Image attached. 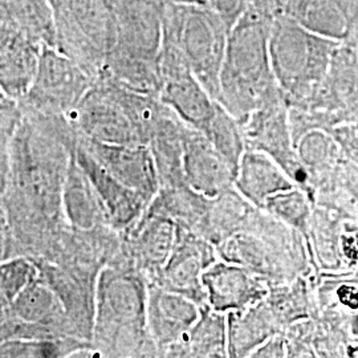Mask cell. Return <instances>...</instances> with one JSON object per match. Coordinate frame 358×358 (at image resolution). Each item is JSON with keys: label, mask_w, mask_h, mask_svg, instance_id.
<instances>
[{"label": "cell", "mask_w": 358, "mask_h": 358, "mask_svg": "<svg viewBox=\"0 0 358 358\" xmlns=\"http://www.w3.org/2000/svg\"><path fill=\"white\" fill-rule=\"evenodd\" d=\"M273 17L248 6L229 34L217 101L241 124L264 103L282 94L269 55Z\"/></svg>", "instance_id": "1"}, {"label": "cell", "mask_w": 358, "mask_h": 358, "mask_svg": "<svg viewBox=\"0 0 358 358\" xmlns=\"http://www.w3.org/2000/svg\"><path fill=\"white\" fill-rule=\"evenodd\" d=\"M1 17L10 19L41 44L56 48L57 29L51 0H1Z\"/></svg>", "instance_id": "25"}, {"label": "cell", "mask_w": 358, "mask_h": 358, "mask_svg": "<svg viewBox=\"0 0 358 358\" xmlns=\"http://www.w3.org/2000/svg\"><path fill=\"white\" fill-rule=\"evenodd\" d=\"M57 29L56 48L100 76L117 43L109 0H51Z\"/></svg>", "instance_id": "5"}, {"label": "cell", "mask_w": 358, "mask_h": 358, "mask_svg": "<svg viewBox=\"0 0 358 358\" xmlns=\"http://www.w3.org/2000/svg\"><path fill=\"white\" fill-rule=\"evenodd\" d=\"M164 44L174 48L217 101L230 28L208 4L164 1Z\"/></svg>", "instance_id": "4"}, {"label": "cell", "mask_w": 358, "mask_h": 358, "mask_svg": "<svg viewBox=\"0 0 358 358\" xmlns=\"http://www.w3.org/2000/svg\"><path fill=\"white\" fill-rule=\"evenodd\" d=\"M313 206L307 192L300 187H294L268 198L263 211L304 236L308 248Z\"/></svg>", "instance_id": "27"}, {"label": "cell", "mask_w": 358, "mask_h": 358, "mask_svg": "<svg viewBox=\"0 0 358 358\" xmlns=\"http://www.w3.org/2000/svg\"><path fill=\"white\" fill-rule=\"evenodd\" d=\"M41 44L10 19L1 17V93L13 100H24L38 73Z\"/></svg>", "instance_id": "16"}, {"label": "cell", "mask_w": 358, "mask_h": 358, "mask_svg": "<svg viewBox=\"0 0 358 358\" xmlns=\"http://www.w3.org/2000/svg\"><path fill=\"white\" fill-rule=\"evenodd\" d=\"M349 44H352L356 50L358 51V26L357 29H356V32H355V36H353V38H352V41L349 43Z\"/></svg>", "instance_id": "33"}, {"label": "cell", "mask_w": 358, "mask_h": 358, "mask_svg": "<svg viewBox=\"0 0 358 358\" xmlns=\"http://www.w3.org/2000/svg\"><path fill=\"white\" fill-rule=\"evenodd\" d=\"M93 336L109 356H137L149 336L148 289L141 278L118 268L103 269L96 291Z\"/></svg>", "instance_id": "3"}, {"label": "cell", "mask_w": 358, "mask_h": 358, "mask_svg": "<svg viewBox=\"0 0 358 358\" xmlns=\"http://www.w3.org/2000/svg\"><path fill=\"white\" fill-rule=\"evenodd\" d=\"M287 343L282 340L280 336H272L266 343L256 349L251 355V357H284L288 356V348Z\"/></svg>", "instance_id": "31"}, {"label": "cell", "mask_w": 358, "mask_h": 358, "mask_svg": "<svg viewBox=\"0 0 358 358\" xmlns=\"http://www.w3.org/2000/svg\"><path fill=\"white\" fill-rule=\"evenodd\" d=\"M96 81L97 77L76 60L44 44L24 101L38 115H72Z\"/></svg>", "instance_id": "7"}, {"label": "cell", "mask_w": 358, "mask_h": 358, "mask_svg": "<svg viewBox=\"0 0 358 358\" xmlns=\"http://www.w3.org/2000/svg\"><path fill=\"white\" fill-rule=\"evenodd\" d=\"M159 75L158 100L186 125L203 131L217 110V101L194 76L183 57L171 47H162Z\"/></svg>", "instance_id": "9"}, {"label": "cell", "mask_w": 358, "mask_h": 358, "mask_svg": "<svg viewBox=\"0 0 358 358\" xmlns=\"http://www.w3.org/2000/svg\"><path fill=\"white\" fill-rule=\"evenodd\" d=\"M234 186L244 199L259 210H264L271 196L299 187L268 154L250 149L241 159Z\"/></svg>", "instance_id": "18"}, {"label": "cell", "mask_w": 358, "mask_h": 358, "mask_svg": "<svg viewBox=\"0 0 358 358\" xmlns=\"http://www.w3.org/2000/svg\"><path fill=\"white\" fill-rule=\"evenodd\" d=\"M214 262L211 247L178 226L171 255L159 272V285L199 303L206 299L202 275Z\"/></svg>", "instance_id": "15"}, {"label": "cell", "mask_w": 358, "mask_h": 358, "mask_svg": "<svg viewBox=\"0 0 358 358\" xmlns=\"http://www.w3.org/2000/svg\"><path fill=\"white\" fill-rule=\"evenodd\" d=\"M241 125L245 149L268 154L294 179V183L307 192L315 205L316 192L296 152L289 122V106L282 94L264 103Z\"/></svg>", "instance_id": "8"}, {"label": "cell", "mask_w": 358, "mask_h": 358, "mask_svg": "<svg viewBox=\"0 0 358 358\" xmlns=\"http://www.w3.org/2000/svg\"><path fill=\"white\" fill-rule=\"evenodd\" d=\"M201 316L196 301L154 284L148 289V332L155 345L170 352L180 345Z\"/></svg>", "instance_id": "14"}, {"label": "cell", "mask_w": 358, "mask_h": 358, "mask_svg": "<svg viewBox=\"0 0 358 358\" xmlns=\"http://www.w3.org/2000/svg\"><path fill=\"white\" fill-rule=\"evenodd\" d=\"M62 346L48 338H11L1 343V357H60Z\"/></svg>", "instance_id": "29"}, {"label": "cell", "mask_w": 358, "mask_h": 358, "mask_svg": "<svg viewBox=\"0 0 358 358\" xmlns=\"http://www.w3.org/2000/svg\"><path fill=\"white\" fill-rule=\"evenodd\" d=\"M294 142L309 129H329L358 122V51L341 43L319 93L304 109L289 108Z\"/></svg>", "instance_id": "6"}, {"label": "cell", "mask_w": 358, "mask_h": 358, "mask_svg": "<svg viewBox=\"0 0 358 358\" xmlns=\"http://www.w3.org/2000/svg\"><path fill=\"white\" fill-rule=\"evenodd\" d=\"M63 208L71 226L77 230H90L103 220L108 222L99 196L75 155L71 157L65 174Z\"/></svg>", "instance_id": "20"}, {"label": "cell", "mask_w": 358, "mask_h": 358, "mask_svg": "<svg viewBox=\"0 0 358 358\" xmlns=\"http://www.w3.org/2000/svg\"><path fill=\"white\" fill-rule=\"evenodd\" d=\"M229 356H251L259 346L275 336V319L262 301L242 313H229Z\"/></svg>", "instance_id": "22"}, {"label": "cell", "mask_w": 358, "mask_h": 358, "mask_svg": "<svg viewBox=\"0 0 358 358\" xmlns=\"http://www.w3.org/2000/svg\"><path fill=\"white\" fill-rule=\"evenodd\" d=\"M38 269L27 257H11L1 263L0 288L1 299L7 306L26 289L31 282L38 280Z\"/></svg>", "instance_id": "28"}, {"label": "cell", "mask_w": 358, "mask_h": 358, "mask_svg": "<svg viewBox=\"0 0 358 358\" xmlns=\"http://www.w3.org/2000/svg\"><path fill=\"white\" fill-rule=\"evenodd\" d=\"M182 352L190 357H227L229 356V321L227 315L213 308L201 309V316L180 345L170 350Z\"/></svg>", "instance_id": "23"}, {"label": "cell", "mask_w": 358, "mask_h": 358, "mask_svg": "<svg viewBox=\"0 0 358 358\" xmlns=\"http://www.w3.org/2000/svg\"><path fill=\"white\" fill-rule=\"evenodd\" d=\"M269 248L271 243L260 234L239 231L224 239L220 252L226 262L242 266L259 278L282 279L284 268L278 255Z\"/></svg>", "instance_id": "21"}, {"label": "cell", "mask_w": 358, "mask_h": 358, "mask_svg": "<svg viewBox=\"0 0 358 358\" xmlns=\"http://www.w3.org/2000/svg\"><path fill=\"white\" fill-rule=\"evenodd\" d=\"M207 306L219 313H242L268 294L262 278L242 266L214 262L202 275Z\"/></svg>", "instance_id": "12"}, {"label": "cell", "mask_w": 358, "mask_h": 358, "mask_svg": "<svg viewBox=\"0 0 358 358\" xmlns=\"http://www.w3.org/2000/svg\"><path fill=\"white\" fill-rule=\"evenodd\" d=\"M308 31L349 44L358 26V0H280V13Z\"/></svg>", "instance_id": "17"}, {"label": "cell", "mask_w": 358, "mask_h": 358, "mask_svg": "<svg viewBox=\"0 0 358 358\" xmlns=\"http://www.w3.org/2000/svg\"><path fill=\"white\" fill-rule=\"evenodd\" d=\"M8 308H11L16 320L44 328L50 332L52 325L62 320L66 312L51 285L41 279L31 282Z\"/></svg>", "instance_id": "24"}, {"label": "cell", "mask_w": 358, "mask_h": 358, "mask_svg": "<svg viewBox=\"0 0 358 358\" xmlns=\"http://www.w3.org/2000/svg\"><path fill=\"white\" fill-rule=\"evenodd\" d=\"M83 145L115 178L140 192L149 202L153 201L161 178L149 145L105 143L90 138H85Z\"/></svg>", "instance_id": "11"}, {"label": "cell", "mask_w": 358, "mask_h": 358, "mask_svg": "<svg viewBox=\"0 0 358 358\" xmlns=\"http://www.w3.org/2000/svg\"><path fill=\"white\" fill-rule=\"evenodd\" d=\"M338 44L308 31L282 13L273 17L269 34L271 63L291 109H304L319 93Z\"/></svg>", "instance_id": "2"}, {"label": "cell", "mask_w": 358, "mask_h": 358, "mask_svg": "<svg viewBox=\"0 0 358 358\" xmlns=\"http://www.w3.org/2000/svg\"><path fill=\"white\" fill-rule=\"evenodd\" d=\"M177 227L171 217L153 208L138 222L133 236V252L143 269L161 272L165 267L176 244Z\"/></svg>", "instance_id": "19"}, {"label": "cell", "mask_w": 358, "mask_h": 358, "mask_svg": "<svg viewBox=\"0 0 358 358\" xmlns=\"http://www.w3.org/2000/svg\"><path fill=\"white\" fill-rule=\"evenodd\" d=\"M75 158L88 176L108 222L118 230H127L138 224L150 202L115 178L99 161L80 143Z\"/></svg>", "instance_id": "13"}, {"label": "cell", "mask_w": 358, "mask_h": 358, "mask_svg": "<svg viewBox=\"0 0 358 358\" xmlns=\"http://www.w3.org/2000/svg\"><path fill=\"white\" fill-rule=\"evenodd\" d=\"M327 131L332 134L349 164L358 167V122L340 125Z\"/></svg>", "instance_id": "30"}, {"label": "cell", "mask_w": 358, "mask_h": 358, "mask_svg": "<svg viewBox=\"0 0 358 358\" xmlns=\"http://www.w3.org/2000/svg\"><path fill=\"white\" fill-rule=\"evenodd\" d=\"M182 169L186 186L207 199H217L234 186L236 173L205 134L186 125Z\"/></svg>", "instance_id": "10"}, {"label": "cell", "mask_w": 358, "mask_h": 358, "mask_svg": "<svg viewBox=\"0 0 358 358\" xmlns=\"http://www.w3.org/2000/svg\"><path fill=\"white\" fill-rule=\"evenodd\" d=\"M250 6L272 16L280 13V0H250Z\"/></svg>", "instance_id": "32"}, {"label": "cell", "mask_w": 358, "mask_h": 358, "mask_svg": "<svg viewBox=\"0 0 358 358\" xmlns=\"http://www.w3.org/2000/svg\"><path fill=\"white\" fill-rule=\"evenodd\" d=\"M202 133L223 155L232 170L238 173L241 159L247 150L241 122L217 101V110Z\"/></svg>", "instance_id": "26"}]
</instances>
